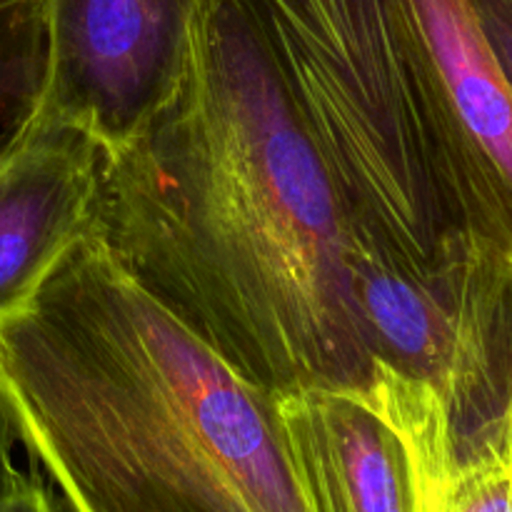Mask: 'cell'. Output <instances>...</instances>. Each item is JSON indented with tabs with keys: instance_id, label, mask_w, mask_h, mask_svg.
<instances>
[{
	"instance_id": "obj_1",
	"label": "cell",
	"mask_w": 512,
	"mask_h": 512,
	"mask_svg": "<svg viewBox=\"0 0 512 512\" xmlns=\"http://www.w3.org/2000/svg\"><path fill=\"white\" fill-rule=\"evenodd\" d=\"M95 228L270 393L373 380L348 210L240 0H198L168 100L100 155Z\"/></svg>"
},
{
	"instance_id": "obj_3",
	"label": "cell",
	"mask_w": 512,
	"mask_h": 512,
	"mask_svg": "<svg viewBox=\"0 0 512 512\" xmlns=\"http://www.w3.org/2000/svg\"><path fill=\"white\" fill-rule=\"evenodd\" d=\"M198 0H43V113L108 155L168 100Z\"/></svg>"
},
{
	"instance_id": "obj_6",
	"label": "cell",
	"mask_w": 512,
	"mask_h": 512,
	"mask_svg": "<svg viewBox=\"0 0 512 512\" xmlns=\"http://www.w3.org/2000/svg\"><path fill=\"white\" fill-rule=\"evenodd\" d=\"M273 398L315 512H415L398 438L353 393L298 388Z\"/></svg>"
},
{
	"instance_id": "obj_2",
	"label": "cell",
	"mask_w": 512,
	"mask_h": 512,
	"mask_svg": "<svg viewBox=\"0 0 512 512\" xmlns=\"http://www.w3.org/2000/svg\"><path fill=\"white\" fill-rule=\"evenodd\" d=\"M0 413L65 512H315L273 393L163 303L95 220L0 315Z\"/></svg>"
},
{
	"instance_id": "obj_12",
	"label": "cell",
	"mask_w": 512,
	"mask_h": 512,
	"mask_svg": "<svg viewBox=\"0 0 512 512\" xmlns=\"http://www.w3.org/2000/svg\"><path fill=\"white\" fill-rule=\"evenodd\" d=\"M470 5L512 85V0H470Z\"/></svg>"
},
{
	"instance_id": "obj_11",
	"label": "cell",
	"mask_w": 512,
	"mask_h": 512,
	"mask_svg": "<svg viewBox=\"0 0 512 512\" xmlns=\"http://www.w3.org/2000/svg\"><path fill=\"white\" fill-rule=\"evenodd\" d=\"M0 512H65L55 503L53 493L43 478L35 473H23L5 460L0 468Z\"/></svg>"
},
{
	"instance_id": "obj_9",
	"label": "cell",
	"mask_w": 512,
	"mask_h": 512,
	"mask_svg": "<svg viewBox=\"0 0 512 512\" xmlns=\"http://www.w3.org/2000/svg\"><path fill=\"white\" fill-rule=\"evenodd\" d=\"M48 83L43 0H0V163L40 120Z\"/></svg>"
},
{
	"instance_id": "obj_13",
	"label": "cell",
	"mask_w": 512,
	"mask_h": 512,
	"mask_svg": "<svg viewBox=\"0 0 512 512\" xmlns=\"http://www.w3.org/2000/svg\"><path fill=\"white\" fill-rule=\"evenodd\" d=\"M3 433H10V428H8V423H5L3 413H0V435H3Z\"/></svg>"
},
{
	"instance_id": "obj_8",
	"label": "cell",
	"mask_w": 512,
	"mask_h": 512,
	"mask_svg": "<svg viewBox=\"0 0 512 512\" xmlns=\"http://www.w3.org/2000/svg\"><path fill=\"white\" fill-rule=\"evenodd\" d=\"M265 45L390 43L408 35L405 0H240Z\"/></svg>"
},
{
	"instance_id": "obj_4",
	"label": "cell",
	"mask_w": 512,
	"mask_h": 512,
	"mask_svg": "<svg viewBox=\"0 0 512 512\" xmlns=\"http://www.w3.org/2000/svg\"><path fill=\"white\" fill-rule=\"evenodd\" d=\"M430 123L468 238L512 265V85L470 0H408Z\"/></svg>"
},
{
	"instance_id": "obj_10",
	"label": "cell",
	"mask_w": 512,
	"mask_h": 512,
	"mask_svg": "<svg viewBox=\"0 0 512 512\" xmlns=\"http://www.w3.org/2000/svg\"><path fill=\"white\" fill-rule=\"evenodd\" d=\"M490 360L500 413L512 410V265H500L490 295Z\"/></svg>"
},
{
	"instance_id": "obj_7",
	"label": "cell",
	"mask_w": 512,
	"mask_h": 512,
	"mask_svg": "<svg viewBox=\"0 0 512 512\" xmlns=\"http://www.w3.org/2000/svg\"><path fill=\"white\" fill-rule=\"evenodd\" d=\"M355 398L398 438L408 460L415 512H512V410L473 450L455 455V428L445 400L428 383L375 363Z\"/></svg>"
},
{
	"instance_id": "obj_5",
	"label": "cell",
	"mask_w": 512,
	"mask_h": 512,
	"mask_svg": "<svg viewBox=\"0 0 512 512\" xmlns=\"http://www.w3.org/2000/svg\"><path fill=\"white\" fill-rule=\"evenodd\" d=\"M100 150L40 113L0 163V315L18 308L95 220Z\"/></svg>"
}]
</instances>
